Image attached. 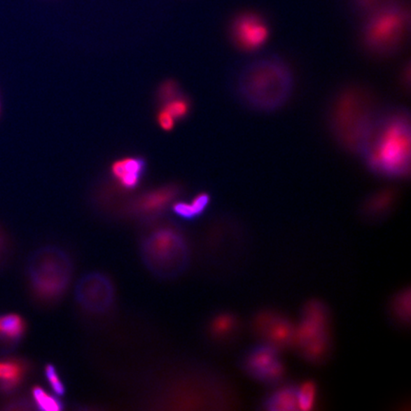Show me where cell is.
Segmentation results:
<instances>
[{
    "instance_id": "cell-18",
    "label": "cell",
    "mask_w": 411,
    "mask_h": 411,
    "mask_svg": "<svg viewBox=\"0 0 411 411\" xmlns=\"http://www.w3.org/2000/svg\"><path fill=\"white\" fill-rule=\"evenodd\" d=\"M391 312L395 319L401 325L410 323V290L400 291L391 302Z\"/></svg>"
},
{
    "instance_id": "cell-5",
    "label": "cell",
    "mask_w": 411,
    "mask_h": 411,
    "mask_svg": "<svg viewBox=\"0 0 411 411\" xmlns=\"http://www.w3.org/2000/svg\"><path fill=\"white\" fill-rule=\"evenodd\" d=\"M145 266L163 279L181 274L190 262V250L184 236L176 230L161 228L146 236L140 246Z\"/></svg>"
},
{
    "instance_id": "cell-15",
    "label": "cell",
    "mask_w": 411,
    "mask_h": 411,
    "mask_svg": "<svg viewBox=\"0 0 411 411\" xmlns=\"http://www.w3.org/2000/svg\"><path fill=\"white\" fill-rule=\"evenodd\" d=\"M264 407L270 411L298 410L296 386L288 384L273 391L264 402Z\"/></svg>"
},
{
    "instance_id": "cell-7",
    "label": "cell",
    "mask_w": 411,
    "mask_h": 411,
    "mask_svg": "<svg viewBox=\"0 0 411 411\" xmlns=\"http://www.w3.org/2000/svg\"><path fill=\"white\" fill-rule=\"evenodd\" d=\"M310 363H320L330 351L327 307L312 301L305 307L303 318L295 328L294 344Z\"/></svg>"
},
{
    "instance_id": "cell-23",
    "label": "cell",
    "mask_w": 411,
    "mask_h": 411,
    "mask_svg": "<svg viewBox=\"0 0 411 411\" xmlns=\"http://www.w3.org/2000/svg\"><path fill=\"white\" fill-rule=\"evenodd\" d=\"M45 376H46L47 380L49 382L50 386H51L55 393L57 396H63L65 394L66 388L63 382L61 381L57 368L54 365L49 364L46 365V368H45Z\"/></svg>"
},
{
    "instance_id": "cell-9",
    "label": "cell",
    "mask_w": 411,
    "mask_h": 411,
    "mask_svg": "<svg viewBox=\"0 0 411 411\" xmlns=\"http://www.w3.org/2000/svg\"><path fill=\"white\" fill-rule=\"evenodd\" d=\"M243 367L251 377L270 384L279 383L286 375L279 349L266 343L254 347L246 355Z\"/></svg>"
},
{
    "instance_id": "cell-11",
    "label": "cell",
    "mask_w": 411,
    "mask_h": 411,
    "mask_svg": "<svg viewBox=\"0 0 411 411\" xmlns=\"http://www.w3.org/2000/svg\"><path fill=\"white\" fill-rule=\"evenodd\" d=\"M232 36L235 44L245 51H254L266 43L269 28L259 15L245 14L235 20Z\"/></svg>"
},
{
    "instance_id": "cell-13",
    "label": "cell",
    "mask_w": 411,
    "mask_h": 411,
    "mask_svg": "<svg viewBox=\"0 0 411 411\" xmlns=\"http://www.w3.org/2000/svg\"><path fill=\"white\" fill-rule=\"evenodd\" d=\"M27 372L23 361L14 359L0 360V391L12 393L22 383Z\"/></svg>"
},
{
    "instance_id": "cell-1",
    "label": "cell",
    "mask_w": 411,
    "mask_h": 411,
    "mask_svg": "<svg viewBox=\"0 0 411 411\" xmlns=\"http://www.w3.org/2000/svg\"><path fill=\"white\" fill-rule=\"evenodd\" d=\"M360 156L368 168L379 176L392 179L410 176V113L399 109L382 113L377 126Z\"/></svg>"
},
{
    "instance_id": "cell-26",
    "label": "cell",
    "mask_w": 411,
    "mask_h": 411,
    "mask_svg": "<svg viewBox=\"0 0 411 411\" xmlns=\"http://www.w3.org/2000/svg\"><path fill=\"white\" fill-rule=\"evenodd\" d=\"M172 209H174V214H176V216L181 217L183 219L190 220L197 216L190 203L177 202L174 204Z\"/></svg>"
},
{
    "instance_id": "cell-3",
    "label": "cell",
    "mask_w": 411,
    "mask_h": 411,
    "mask_svg": "<svg viewBox=\"0 0 411 411\" xmlns=\"http://www.w3.org/2000/svg\"><path fill=\"white\" fill-rule=\"evenodd\" d=\"M382 113L370 92L361 87H347L331 103L328 113L330 132L339 144L360 155Z\"/></svg>"
},
{
    "instance_id": "cell-6",
    "label": "cell",
    "mask_w": 411,
    "mask_h": 411,
    "mask_svg": "<svg viewBox=\"0 0 411 411\" xmlns=\"http://www.w3.org/2000/svg\"><path fill=\"white\" fill-rule=\"evenodd\" d=\"M27 274L37 296L44 300H54L68 288L73 275V263L70 256L57 246H42L29 258Z\"/></svg>"
},
{
    "instance_id": "cell-14",
    "label": "cell",
    "mask_w": 411,
    "mask_h": 411,
    "mask_svg": "<svg viewBox=\"0 0 411 411\" xmlns=\"http://www.w3.org/2000/svg\"><path fill=\"white\" fill-rule=\"evenodd\" d=\"M176 190L172 189V188H166V189L148 193L135 203L134 209L141 214L158 213L164 207H166L167 204L176 195Z\"/></svg>"
},
{
    "instance_id": "cell-8",
    "label": "cell",
    "mask_w": 411,
    "mask_h": 411,
    "mask_svg": "<svg viewBox=\"0 0 411 411\" xmlns=\"http://www.w3.org/2000/svg\"><path fill=\"white\" fill-rule=\"evenodd\" d=\"M76 299L88 312L103 314L108 312L115 302V288L102 273H87L76 284Z\"/></svg>"
},
{
    "instance_id": "cell-24",
    "label": "cell",
    "mask_w": 411,
    "mask_h": 411,
    "mask_svg": "<svg viewBox=\"0 0 411 411\" xmlns=\"http://www.w3.org/2000/svg\"><path fill=\"white\" fill-rule=\"evenodd\" d=\"M354 2L358 10L368 14L376 8L391 4L392 0H354Z\"/></svg>"
},
{
    "instance_id": "cell-25",
    "label": "cell",
    "mask_w": 411,
    "mask_h": 411,
    "mask_svg": "<svg viewBox=\"0 0 411 411\" xmlns=\"http://www.w3.org/2000/svg\"><path fill=\"white\" fill-rule=\"evenodd\" d=\"M179 86L172 81L166 82V83L162 85L160 91H159V97H160L162 102H169V100L179 97Z\"/></svg>"
},
{
    "instance_id": "cell-17",
    "label": "cell",
    "mask_w": 411,
    "mask_h": 411,
    "mask_svg": "<svg viewBox=\"0 0 411 411\" xmlns=\"http://www.w3.org/2000/svg\"><path fill=\"white\" fill-rule=\"evenodd\" d=\"M26 331V323L20 315L8 314L0 316V334L8 340L18 343Z\"/></svg>"
},
{
    "instance_id": "cell-22",
    "label": "cell",
    "mask_w": 411,
    "mask_h": 411,
    "mask_svg": "<svg viewBox=\"0 0 411 411\" xmlns=\"http://www.w3.org/2000/svg\"><path fill=\"white\" fill-rule=\"evenodd\" d=\"M165 103V107L163 108L164 110L168 111L169 115L174 118V120H176V119H183L189 113L190 108L189 100L186 99L183 97H180V95L172 98V99Z\"/></svg>"
},
{
    "instance_id": "cell-12",
    "label": "cell",
    "mask_w": 411,
    "mask_h": 411,
    "mask_svg": "<svg viewBox=\"0 0 411 411\" xmlns=\"http://www.w3.org/2000/svg\"><path fill=\"white\" fill-rule=\"evenodd\" d=\"M146 162L139 158H128L115 162L111 172L124 189L132 190L144 176Z\"/></svg>"
},
{
    "instance_id": "cell-27",
    "label": "cell",
    "mask_w": 411,
    "mask_h": 411,
    "mask_svg": "<svg viewBox=\"0 0 411 411\" xmlns=\"http://www.w3.org/2000/svg\"><path fill=\"white\" fill-rule=\"evenodd\" d=\"M211 197L208 193H199L195 199H193L192 204L193 209H195L196 216H200L206 211L207 207L209 206Z\"/></svg>"
},
{
    "instance_id": "cell-10",
    "label": "cell",
    "mask_w": 411,
    "mask_h": 411,
    "mask_svg": "<svg viewBox=\"0 0 411 411\" xmlns=\"http://www.w3.org/2000/svg\"><path fill=\"white\" fill-rule=\"evenodd\" d=\"M253 328L259 337L275 349H286L294 344L295 327L288 318L277 312H259L254 318Z\"/></svg>"
},
{
    "instance_id": "cell-16",
    "label": "cell",
    "mask_w": 411,
    "mask_h": 411,
    "mask_svg": "<svg viewBox=\"0 0 411 411\" xmlns=\"http://www.w3.org/2000/svg\"><path fill=\"white\" fill-rule=\"evenodd\" d=\"M395 193L384 190L375 193L367 199L364 205V214L370 218H380L391 211L393 206Z\"/></svg>"
},
{
    "instance_id": "cell-29",
    "label": "cell",
    "mask_w": 411,
    "mask_h": 411,
    "mask_svg": "<svg viewBox=\"0 0 411 411\" xmlns=\"http://www.w3.org/2000/svg\"><path fill=\"white\" fill-rule=\"evenodd\" d=\"M2 248H4V239H2L1 235H0V253H1Z\"/></svg>"
},
{
    "instance_id": "cell-28",
    "label": "cell",
    "mask_w": 411,
    "mask_h": 411,
    "mask_svg": "<svg viewBox=\"0 0 411 411\" xmlns=\"http://www.w3.org/2000/svg\"><path fill=\"white\" fill-rule=\"evenodd\" d=\"M158 120L159 124H160L161 128L166 130V131H169V130L174 128V118L169 115L168 111L164 110V109H162L160 113H158Z\"/></svg>"
},
{
    "instance_id": "cell-19",
    "label": "cell",
    "mask_w": 411,
    "mask_h": 411,
    "mask_svg": "<svg viewBox=\"0 0 411 411\" xmlns=\"http://www.w3.org/2000/svg\"><path fill=\"white\" fill-rule=\"evenodd\" d=\"M318 389L315 382L304 381L296 386L297 405L298 410L309 411L316 405Z\"/></svg>"
},
{
    "instance_id": "cell-20",
    "label": "cell",
    "mask_w": 411,
    "mask_h": 411,
    "mask_svg": "<svg viewBox=\"0 0 411 411\" xmlns=\"http://www.w3.org/2000/svg\"><path fill=\"white\" fill-rule=\"evenodd\" d=\"M238 320L233 314H221L214 318L211 325V333L216 337L227 338L237 330Z\"/></svg>"
},
{
    "instance_id": "cell-21",
    "label": "cell",
    "mask_w": 411,
    "mask_h": 411,
    "mask_svg": "<svg viewBox=\"0 0 411 411\" xmlns=\"http://www.w3.org/2000/svg\"><path fill=\"white\" fill-rule=\"evenodd\" d=\"M34 404L39 410L60 411L63 410L62 402L58 398L52 396L41 386H34L32 391Z\"/></svg>"
},
{
    "instance_id": "cell-2",
    "label": "cell",
    "mask_w": 411,
    "mask_h": 411,
    "mask_svg": "<svg viewBox=\"0 0 411 411\" xmlns=\"http://www.w3.org/2000/svg\"><path fill=\"white\" fill-rule=\"evenodd\" d=\"M294 78L286 63L275 57L259 58L244 66L236 91L244 104L260 113H272L288 103Z\"/></svg>"
},
{
    "instance_id": "cell-4",
    "label": "cell",
    "mask_w": 411,
    "mask_h": 411,
    "mask_svg": "<svg viewBox=\"0 0 411 411\" xmlns=\"http://www.w3.org/2000/svg\"><path fill=\"white\" fill-rule=\"evenodd\" d=\"M410 31V15L394 2L368 13L362 30L365 49L379 57H389L399 51Z\"/></svg>"
}]
</instances>
